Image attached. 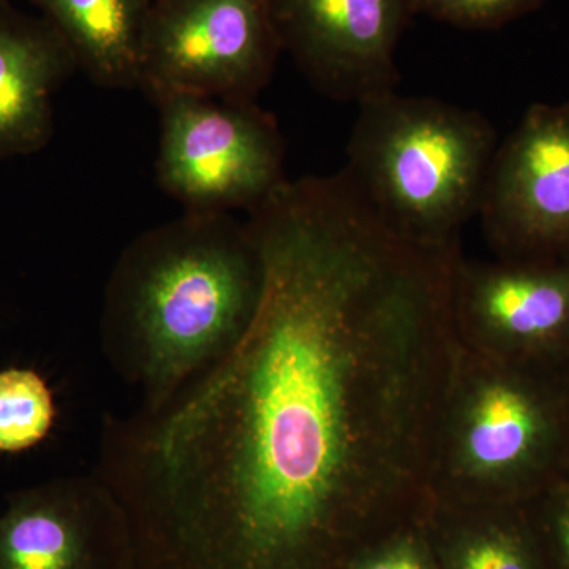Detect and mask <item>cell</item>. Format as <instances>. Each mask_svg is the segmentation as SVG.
<instances>
[{
  "instance_id": "6da1fadb",
  "label": "cell",
  "mask_w": 569,
  "mask_h": 569,
  "mask_svg": "<svg viewBox=\"0 0 569 569\" xmlns=\"http://www.w3.org/2000/svg\"><path fill=\"white\" fill-rule=\"evenodd\" d=\"M247 223L263 288L244 336L100 427L92 473L133 569H347L430 505L460 246L397 233L343 170L288 179Z\"/></svg>"
},
{
  "instance_id": "7a4b0ae2",
  "label": "cell",
  "mask_w": 569,
  "mask_h": 569,
  "mask_svg": "<svg viewBox=\"0 0 569 569\" xmlns=\"http://www.w3.org/2000/svg\"><path fill=\"white\" fill-rule=\"evenodd\" d=\"M261 288L247 220L186 212L138 236L116 261L100 318L104 358L141 402L162 399L241 340Z\"/></svg>"
},
{
  "instance_id": "3957f363",
  "label": "cell",
  "mask_w": 569,
  "mask_h": 569,
  "mask_svg": "<svg viewBox=\"0 0 569 569\" xmlns=\"http://www.w3.org/2000/svg\"><path fill=\"white\" fill-rule=\"evenodd\" d=\"M567 370L459 346L438 417L430 501L530 503L567 475Z\"/></svg>"
},
{
  "instance_id": "277c9868",
  "label": "cell",
  "mask_w": 569,
  "mask_h": 569,
  "mask_svg": "<svg viewBox=\"0 0 569 569\" xmlns=\"http://www.w3.org/2000/svg\"><path fill=\"white\" fill-rule=\"evenodd\" d=\"M347 146L351 181L378 216L419 244H459L478 216L498 148L482 112L433 99L378 93L358 104Z\"/></svg>"
},
{
  "instance_id": "5b68a950",
  "label": "cell",
  "mask_w": 569,
  "mask_h": 569,
  "mask_svg": "<svg viewBox=\"0 0 569 569\" xmlns=\"http://www.w3.org/2000/svg\"><path fill=\"white\" fill-rule=\"evenodd\" d=\"M160 116L157 181L186 212H247L284 181V140L257 102L170 96Z\"/></svg>"
},
{
  "instance_id": "8992f818",
  "label": "cell",
  "mask_w": 569,
  "mask_h": 569,
  "mask_svg": "<svg viewBox=\"0 0 569 569\" xmlns=\"http://www.w3.org/2000/svg\"><path fill=\"white\" fill-rule=\"evenodd\" d=\"M280 52L268 0H153L138 88L153 102L170 96L254 102Z\"/></svg>"
},
{
  "instance_id": "52a82bcc",
  "label": "cell",
  "mask_w": 569,
  "mask_h": 569,
  "mask_svg": "<svg viewBox=\"0 0 569 569\" xmlns=\"http://www.w3.org/2000/svg\"><path fill=\"white\" fill-rule=\"evenodd\" d=\"M478 216L498 260H569V102L531 104L498 142Z\"/></svg>"
},
{
  "instance_id": "ba28073f",
  "label": "cell",
  "mask_w": 569,
  "mask_h": 569,
  "mask_svg": "<svg viewBox=\"0 0 569 569\" xmlns=\"http://www.w3.org/2000/svg\"><path fill=\"white\" fill-rule=\"evenodd\" d=\"M460 347L477 353L569 367V260L468 261L452 280Z\"/></svg>"
},
{
  "instance_id": "9c48e42d",
  "label": "cell",
  "mask_w": 569,
  "mask_h": 569,
  "mask_svg": "<svg viewBox=\"0 0 569 569\" xmlns=\"http://www.w3.org/2000/svg\"><path fill=\"white\" fill-rule=\"evenodd\" d=\"M282 51L310 84L359 104L396 91V52L411 0H268Z\"/></svg>"
},
{
  "instance_id": "30bf717a",
  "label": "cell",
  "mask_w": 569,
  "mask_h": 569,
  "mask_svg": "<svg viewBox=\"0 0 569 569\" xmlns=\"http://www.w3.org/2000/svg\"><path fill=\"white\" fill-rule=\"evenodd\" d=\"M0 569H133L121 505L93 473L11 493L0 515Z\"/></svg>"
},
{
  "instance_id": "8fae6325",
  "label": "cell",
  "mask_w": 569,
  "mask_h": 569,
  "mask_svg": "<svg viewBox=\"0 0 569 569\" xmlns=\"http://www.w3.org/2000/svg\"><path fill=\"white\" fill-rule=\"evenodd\" d=\"M74 67L47 21L0 2V157L37 151L48 141L52 92Z\"/></svg>"
},
{
  "instance_id": "7c38bea8",
  "label": "cell",
  "mask_w": 569,
  "mask_h": 569,
  "mask_svg": "<svg viewBox=\"0 0 569 569\" xmlns=\"http://www.w3.org/2000/svg\"><path fill=\"white\" fill-rule=\"evenodd\" d=\"M422 523L438 569H553L529 503L430 501Z\"/></svg>"
},
{
  "instance_id": "4fadbf2b",
  "label": "cell",
  "mask_w": 569,
  "mask_h": 569,
  "mask_svg": "<svg viewBox=\"0 0 569 569\" xmlns=\"http://www.w3.org/2000/svg\"><path fill=\"white\" fill-rule=\"evenodd\" d=\"M74 66L107 89L138 88L142 36L153 0H33Z\"/></svg>"
},
{
  "instance_id": "5bb4252c",
  "label": "cell",
  "mask_w": 569,
  "mask_h": 569,
  "mask_svg": "<svg viewBox=\"0 0 569 569\" xmlns=\"http://www.w3.org/2000/svg\"><path fill=\"white\" fill-rule=\"evenodd\" d=\"M54 421V396L39 372L24 367L0 370V452L37 447Z\"/></svg>"
},
{
  "instance_id": "9a60e30c",
  "label": "cell",
  "mask_w": 569,
  "mask_h": 569,
  "mask_svg": "<svg viewBox=\"0 0 569 569\" xmlns=\"http://www.w3.org/2000/svg\"><path fill=\"white\" fill-rule=\"evenodd\" d=\"M548 0H411L413 14H425L468 31H492L541 9Z\"/></svg>"
},
{
  "instance_id": "2e32d148",
  "label": "cell",
  "mask_w": 569,
  "mask_h": 569,
  "mask_svg": "<svg viewBox=\"0 0 569 569\" xmlns=\"http://www.w3.org/2000/svg\"><path fill=\"white\" fill-rule=\"evenodd\" d=\"M422 520L367 546L347 569H438Z\"/></svg>"
},
{
  "instance_id": "e0dca14e",
  "label": "cell",
  "mask_w": 569,
  "mask_h": 569,
  "mask_svg": "<svg viewBox=\"0 0 569 569\" xmlns=\"http://www.w3.org/2000/svg\"><path fill=\"white\" fill-rule=\"evenodd\" d=\"M529 507L553 569H569V473L557 479Z\"/></svg>"
},
{
  "instance_id": "ac0fdd59",
  "label": "cell",
  "mask_w": 569,
  "mask_h": 569,
  "mask_svg": "<svg viewBox=\"0 0 569 569\" xmlns=\"http://www.w3.org/2000/svg\"><path fill=\"white\" fill-rule=\"evenodd\" d=\"M567 406H568V471L569 473V367L567 370Z\"/></svg>"
},
{
  "instance_id": "d6986e66",
  "label": "cell",
  "mask_w": 569,
  "mask_h": 569,
  "mask_svg": "<svg viewBox=\"0 0 569 569\" xmlns=\"http://www.w3.org/2000/svg\"><path fill=\"white\" fill-rule=\"evenodd\" d=\"M0 2H9V0H0Z\"/></svg>"
}]
</instances>
